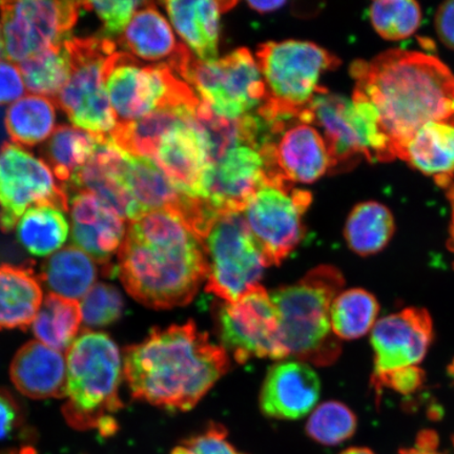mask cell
I'll use <instances>...</instances> for the list:
<instances>
[{
	"instance_id": "1",
	"label": "cell",
	"mask_w": 454,
	"mask_h": 454,
	"mask_svg": "<svg viewBox=\"0 0 454 454\" xmlns=\"http://www.w3.org/2000/svg\"><path fill=\"white\" fill-rule=\"evenodd\" d=\"M118 275L129 296L146 308H180L207 280L206 251L177 215L147 213L129 223L118 253Z\"/></svg>"
},
{
	"instance_id": "2",
	"label": "cell",
	"mask_w": 454,
	"mask_h": 454,
	"mask_svg": "<svg viewBox=\"0 0 454 454\" xmlns=\"http://www.w3.org/2000/svg\"><path fill=\"white\" fill-rule=\"evenodd\" d=\"M196 323L152 329L123 353V376L136 400L189 411L229 371L230 359Z\"/></svg>"
},
{
	"instance_id": "3",
	"label": "cell",
	"mask_w": 454,
	"mask_h": 454,
	"mask_svg": "<svg viewBox=\"0 0 454 454\" xmlns=\"http://www.w3.org/2000/svg\"><path fill=\"white\" fill-rule=\"evenodd\" d=\"M393 144L395 157L424 124H454V74L436 57L394 49L350 67Z\"/></svg>"
},
{
	"instance_id": "4",
	"label": "cell",
	"mask_w": 454,
	"mask_h": 454,
	"mask_svg": "<svg viewBox=\"0 0 454 454\" xmlns=\"http://www.w3.org/2000/svg\"><path fill=\"white\" fill-rule=\"evenodd\" d=\"M344 284L337 268L320 265L297 283L270 294L288 356L316 366L332 365L338 360L340 342L333 332L331 308Z\"/></svg>"
},
{
	"instance_id": "5",
	"label": "cell",
	"mask_w": 454,
	"mask_h": 454,
	"mask_svg": "<svg viewBox=\"0 0 454 454\" xmlns=\"http://www.w3.org/2000/svg\"><path fill=\"white\" fill-rule=\"evenodd\" d=\"M121 350L109 334L85 329L67 355V395L62 413L71 427L98 429L123 407Z\"/></svg>"
},
{
	"instance_id": "6",
	"label": "cell",
	"mask_w": 454,
	"mask_h": 454,
	"mask_svg": "<svg viewBox=\"0 0 454 454\" xmlns=\"http://www.w3.org/2000/svg\"><path fill=\"white\" fill-rule=\"evenodd\" d=\"M257 59L266 89L257 114L270 123L300 121L301 114L325 89L319 85L322 74L340 64L337 56L320 45L301 41L261 44Z\"/></svg>"
},
{
	"instance_id": "7",
	"label": "cell",
	"mask_w": 454,
	"mask_h": 454,
	"mask_svg": "<svg viewBox=\"0 0 454 454\" xmlns=\"http://www.w3.org/2000/svg\"><path fill=\"white\" fill-rule=\"evenodd\" d=\"M300 119L322 129L336 172L353 168L362 159L381 162L396 158L376 107L360 90L355 89L348 99L323 89Z\"/></svg>"
},
{
	"instance_id": "8",
	"label": "cell",
	"mask_w": 454,
	"mask_h": 454,
	"mask_svg": "<svg viewBox=\"0 0 454 454\" xmlns=\"http://www.w3.org/2000/svg\"><path fill=\"white\" fill-rule=\"evenodd\" d=\"M106 88L119 121H134L164 107L196 110L200 99L192 85L167 64L141 66L128 52L106 62Z\"/></svg>"
},
{
	"instance_id": "9",
	"label": "cell",
	"mask_w": 454,
	"mask_h": 454,
	"mask_svg": "<svg viewBox=\"0 0 454 454\" xmlns=\"http://www.w3.org/2000/svg\"><path fill=\"white\" fill-rule=\"evenodd\" d=\"M66 47L71 59V75L55 98L57 106L78 129L110 135L117 124L106 88L107 59L116 44L106 38H70Z\"/></svg>"
},
{
	"instance_id": "10",
	"label": "cell",
	"mask_w": 454,
	"mask_h": 454,
	"mask_svg": "<svg viewBox=\"0 0 454 454\" xmlns=\"http://www.w3.org/2000/svg\"><path fill=\"white\" fill-rule=\"evenodd\" d=\"M207 263L206 289L224 302H235L259 286L269 268L241 214H223L203 241Z\"/></svg>"
},
{
	"instance_id": "11",
	"label": "cell",
	"mask_w": 454,
	"mask_h": 454,
	"mask_svg": "<svg viewBox=\"0 0 454 454\" xmlns=\"http://www.w3.org/2000/svg\"><path fill=\"white\" fill-rule=\"evenodd\" d=\"M311 200L310 192L280 177L268 178L249 200L244 218L269 266L280 265L302 242Z\"/></svg>"
},
{
	"instance_id": "12",
	"label": "cell",
	"mask_w": 454,
	"mask_h": 454,
	"mask_svg": "<svg viewBox=\"0 0 454 454\" xmlns=\"http://www.w3.org/2000/svg\"><path fill=\"white\" fill-rule=\"evenodd\" d=\"M181 78L219 116L237 119L262 105L266 89L257 61L246 48L212 61L192 59Z\"/></svg>"
},
{
	"instance_id": "13",
	"label": "cell",
	"mask_w": 454,
	"mask_h": 454,
	"mask_svg": "<svg viewBox=\"0 0 454 454\" xmlns=\"http://www.w3.org/2000/svg\"><path fill=\"white\" fill-rule=\"evenodd\" d=\"M215 321L221 346L238 363H246L253 357L282 360L288 356L283 344L279 315L270 294L261 284L235 302L218 305Z\"/></svg>"
},
{
	"instance_id": "14",
	"label": "cell",
	"mask_w": 454,
	"mask_h": 454,
	"mask_svg": "<svg viewBox=\"0 0 454 454\" xmlns=\"http://www.w3.org/2000/svg\"><path fill=\"white\" fill-rule=\"evenodd\" d=\"M70 196L52 169L20 145L0 149V230L12 231L27 209L52 207L69 212Z\"/></svg>"
},
{
	"instance_id": "15",
	"label": "cell",
	"mask_w": 454,
	"mask_h": 454,
	"mask_svg": "<svg viewBox=\"0 0 454 454\" xmlns=\"http://www.w3.org/2000/svg\"><path fill=\"white\" fill-rule=\"evenodd\" d=\"M82 8V3L75 2L0 3L7 57L21 62L69 41Z\"/></svg>"
},
{
	"instance_id": "16",
	"label": "cell",
	"mask_w": 454,
	"mask_h": 454,
	"mask_svg": "<svg viewBox=\"0 0 454 454\" xmlns=\"http://www.w3.org/2000/svg\"><path fill=\"white\" fill-rule=\"evenodd\" d=\"M271 134V140L259 151L268 177L312 184L332 169L326 142L311 124L294 119L272 126Z\"/></svg>"
},
{
	"instance_id": "17",
	"label": "cell",
	"mask_w": 454,
	"mask_h": 454,
	"mask_svg": "<svg viewBox=\"0 0 454 454\" xmlns=\"http://www.w3.org/2000/svg\"><path fill=\"white\" fill-rule=\"evenodd\" d=\"M433 338V320L427 310L411 308L382 317L372 333V380L418 366L427 354Z\"/></svg>"
},
{
	"instance_id": "18",
	"label": "cell",
	"mask_w": 454,
	"mask_h": 454,
	"mask_svg": "<svg viewBox=\"0 0 454 454\" xmlns=\"http://www.w3.org/2000/svg\"><path fill=\"white\" fill-rule=\"evenodd\" d=\"M266 180L268 173L260 153L249 145H237L208 164L203 199L219 215L241 214Z\"/></svg>"
},
{
	"instance_id": "19",
	"label": "cell",
	"mask_w": 454,
	"mask_h": 454,
	"mask_svg": "<svg viewBox=\"0 0 454 454\" xmlns=\"http://www.w3.org/2000/svg\"><path fill=\"white\" fill-rule=\"evenodd\" d=\"M69 212L73 243L102 265L105 275H111L112 259L127 235L124 220L87 191L73 192Z\"/></svg>"
},
{
	"instance_id": "20",
	"label": "cell",
	"mask_w": 454,
	"mask_h": 454,
	"mask_svg": "<svg viewBox=\"0 0 454 454\" xmlns=\"http://www.w3.org/2000/svg\"><path fill=\"white\" fill-rule=\"evenodd\" d=\"M321 393L320 379L308 363L280 361L269 369L260 394L264 416L296 421L315 410Z\"/></svg>"
},
{
	"instance_id": "21",
	"label": "cell",
	"mask_w": 454,
	"mask_h": 454,
	"mask_svg": "<svg viewBox=\"0 0 454 454\" xmlns=\"http://www.w3.org/2000/svg\"><path fill=\"white\" fill-rule=\"evenodd\" d=\"M152 161L178 190L203 199V178L208 159L194 116L164 136Z\"/></svg>"
},
{
	"instance_id": "22",
	"label": "cell",
	"mask_w": 454,
	"mask_h": 454,
	"mask_svg": "<svg viewBox=\"0 0 454 454\" xmlns=\"http://www.w3.org/2000/svg\"><path fill=\"white\" fill-rule=\"evenodd\" d=\"M10 377L20 394L34 400L61 399L67 395L64 356L38 340H30L17 351Z\"/></svg>"
},
{
	"instance_id": "23",
	"label": "cell",
	"mask_w": 454,
	"mask_h": 454,
	"mask_svg": "<svg viewBox=\"0 0 454 454\" xmlns=\"http://www.w3.org/2000/svg\"><path fill=\"white\" fill-rule=\"evenodd\" d=\"M397 158L448 189L454 179V124L442 121L424 124L408 140Z\"/></svg>"
},
{
	"instance_id": "24",
	"label": "cell",
	"mask_w": 454,
	"mask_h": 454,
	"mask_svg": "<svg viewBox=\"0 0 454 454\" xmlns=\"http://www.w3.org/2000/svg\"><path fill=\"white\" fill-rule=\"evenodd\" d=\"M170 20L199 59H217L220 14L235 2H166Z\"/></svg>"
},
{
	"instance_id": "25",
	"label": "cell",
	"mask_w": 454,
	"mask_h": 454,
	"mask_svg": "<svg viewBox=\"0 0 454 454\" xmlns=\"http://www.w3.org/2000/svg\"><path fill=\"white\" fill-rule=\"evenodd\" d=\"M123 184L145 215L167 211L180 215L195 198L178 190L167 175L146 158L129 156Z\"/></svg>"
},
{
	"instance_id": "26",
	"label": "cell",
	"mask_w": 454,
	"mask_h": 454,
	"mask_svg": "<svg viewBox=\"0 0 454 454\" xmlns=\"http://www.w3.org/2000/svg\"><path fill=\"white\" fill-rule=\"evenodd\" d=\"M43 304L39 278L26 266L0 265V331L27 329Z\"/></svg>"
},
{
	"instance_id": "27",
	"label": "cell",
	"mask_w": 454,
	"mask_h": 454,
	"mask_svg": "<svg viewBox=\"0 0 454 454\" xmlns=\"http://www.w3.org/2000/svg\"><path fill=\"white\" fill-rule=\"evenodd\" d=\"M121 47L141 59L168 60L169 65L185 47L176 41L172 27L154 4L145 3L134 14L121 37Z\"/></svg>"
},
{
	"instance_id": "28",
	"label": "cell",
	"mask_w": 454,
	"mask_h": 454,
	"mask_svg": "<svg viewBox=\"0 0 454 454\" xmlns=\"http://www.w3.org/2000/svg\"><path fill=\"white\" fill-rule=\"evenodd\" d=\"M195 111L185 107H164L138 121H118L110 137L128 154L153 160L164 136L189 121Z\"/></svg>"
},
{
	"instance_id": "29",
	"label": "cell",
	"mask_w": 454,
	"mask_h": 454,
	"mask_svg": "<svg viewBox=\"0 0 454 454\" xmlns=\"http://www.w3.org/2000/svg\"><path fill=\"white\" fill-rule=\"evenodd\" d=\"M98 276V263L92 257L76 247H67L45 261L41 280L51 294L77 301L95 286Z\"/></svg>"
},
{
	"instance_id": "30",
	"label": "cell",
	"mask_w": 454,
	"mask_h": 454,
	"mask_svg": "<svg viewBox=\"0 0 454 454\" xmlns=\"http://www.w3.org/2000/svg\"><path fill=\"white\" fill-rule=\"evenodd\" d=\"M105 135L82 129L60 126L44 145L43 154L59 183L65 187L87 166Z\"/></svg>"
},
{
	"instance_id": "31",
	"label": "cell",
	"mask_w": 454,
	"mask_h": 454,
	"mask_svg": "<svg viewBox=\"0 0 454 454\" xmlns=\"http://www.w3.org/2000/svg\"><path fill=\"white\" fill-rule=\"evenodd\" d=\"M393 214L384 204L367 201L356 204L346 221L344 237L351 251L366 257L387 247L395 234Z\"/></svg>"
},
{
	"instance_id": "32",
	"label": "cell",
	"mask_w": 454,
	"mask_h": 454,
	"mask_svg": "<svg viewBox=\"0 0 454 454\" xmlns=\"http://www.w3.org/2000/svg\"><path fill=\"white\" fill-rule=\"evenodd\" d=\"M82 321L77 301L49 294L33 321V333L48 348L57 351L69 349Z\"/></svg>"
},
{
	"instance_id": "33",
	"label": "cell",
	"mask_w": 454,
	"mask_h": 454,
	"mask_svg": "<svg viewBox=\"0 0 454 454\" xmlns=\"http://www.w3.org/2000/svg\"><path fill=\"white\" fill-rule=\"evenodd\" d=\"M17 240L27 253L37 257L52 254L64 246L70 225L64 212L52 207H35L17 223Z\"/></svg>"
},
{
	"instance_id": "34",
	"label": "cell",
	"mask_w": 454,
	"mask_h": 454,
	"mask_svg": "<svg viewBox=\"0 0 454 454\" xmlns=\"http://www.w3.org/2000/svg\"><path fill=\"white\" fill-rule=\"evenodd\" d=\"M55 123L53 102L43 96H26L11 106L5 115L10 138L20 146L41 144L54 133Z\"/></svg>"
},
{
	"instance_id": "35",
	"label": "cell",
	"mask_w": 454,
	"mask_h": 454,
	"mask_svg": "<svg viewBox=\"0 0 454 454\" xmlns=\"http://www.w3.org/2000/svg\"><path fill=\"white\" fill-rule=\"evenodd\" d=\"M379 310L377 299L365 289L340 292L331 308L333 332L339 340L364 337L376 325Z\"/></svg>"
},
{
	"instance_id": "36",
	"label": "cell",
	"mask_w": 454,
	"mask_h": 454,
	"mask_svg": "<svg viewBox=\"0 0 454 454\" xmlns=\"http://www.w3.org/2000/svg\"><path fill=\"white\" fill-rule=\"evenodd\" d=\"M20 71L30 92L56 98L71 75L66 43L54 45L20 62Z\"/></svg>"
},
{
	"instance_id": "37",
	"label": "cell",
	"mask_w": 454,
	"mask_h": 454,
	"mask_svg": "<svg viewBox=\"0 0 454 454\" xmlns=\"http://www.w3.org/2000/svg\"><path fill=\"white\" fill-rule=\"evenodd\" d=\"M369 19L380 36L387 41H402L421 26L422 10L413 0H384L372 4Z\"/></svg>"
},
{
	"instance_id": "38",
	"label": "cell",
	"mask_w": 454,
	"mask_h": 454,
	"mask_svg": "<svg viewBox=\"0 0 454 454\" xmlns=\"http://www.w3.org/2000/svg\"><path fill=\"white\" fill-rule=\"evenodd\" d=\"M356 425V414L350 408L338 401H328L315 408L305 431L323 446H336L355 434Z\"/></svg>"
},
{
	"instance_id": "39",
	"label": "cell",
	"mask_w": 454,
	"mask_h": 454,
	"mask_svg": "<svg viewBox=\"0 0 454 454\" xmlns=\"http://www.w3.org/2000/svg\"><path fill=\"white\" fill-rule=\"evenodd\" d=\"M82 322L88 328H102L121 319L124 301L118 289L107 283H96L82 298Z\"/></svg>"
},
{
	"instance_id": "40",
	"label": "cell",
	"mask_w": 454,
	"mask_h": 454,
	"mask_svg": "<svg viewBox=\"0 0 454 454\" xmlns=\"http://www.w3.org/2000/svg\"><path fill=\"white\" fill-rule=\"evenodd\" d=\"M170 454H246L229 440L224 426L209 423L207 427L176 446Z\"/></svg>"
},
{
	"instance_id": "41",
	"label": "cell",
	"mask_w": 454,
	"mask_h": 454,
	"mask_svg": "<svg viewBox=\"0 0 454 454\" xmlns=\"http://www.w3.org/2000/svg\"><path fill=\"white\" fill-rule=\"evenodd\" d=\"M141 2H89L82 3V8L94 10L104 24L102 38L111 39L121 35L126 30L130 20L139 7L145 5Z\"/></svg>"
},
{
	"instance_id": "42",
	"label": "cell",
	"mask_w": 454,
	"mask_h": 454,
	"mask_svg": "<svg viewBox=\"0 0 454 454\" xmlns=\"http://www.w3.org/2000/svg\"><path fill=\"white\" fill-rule=\"evenodd\" d=\"M425 374L418 366L401 369L378 379L372 380V386L376 393L377 401H380L384 388H389L401 395H408L421 387L424 383Z\"/></svg>"
},
{
	"instance_id": "43",
	"label": "cell",
	"mask_w": 454,
	"mask_h": 454,
	"mask_svg": "<svg viewBox=\"0 0 454 454\" xmlns=\"http://www.w3.org/2000/svg\"><path fill=\"white\" fill-rule=\"evenodd\" d=\"M25 412L16 397L8 389L0 388V441L21 428Z\"/></svg>"
},
{
	"instance_id": "44",
	"label": "cell",
	"mask_w": 454,
	"mask_h": 454,
	"mask_svg": "<svg viewBox=\"0 0 454 454\" xmlns=\"http://www.w3.org/2000/svg\"><path fill=\"white\" fill-rule=\"evenodd\" d=\"M25 94L20 67L12 62L0 60V105L15 101Z\"/></svg>"
},
{
	"instance_id": "45",
	"label": "cell",
	"mask_w": 454,
	"mask_h": 454,
	"mask_svg": "<svg viewBox=\"0 0 454 454\" xmlns=\"http://www.w3.org/2000/svg\"><path fill=\"white\" fill-rule=\"evenodd\" d=\"M435 28L441 42L454 51V0L440 5L435 14Z\"/></svg>"
},
{
	"instance_id": "46",
	"label": "cell",
	"mask_w": 454,
	"mask_h": 454,
	"mask_svg": "<svg viewBox=\"0 0 454 454\" xmlns=\"http://www.w3.org/2000/svg\"><path fill=\"white\" fill-rule=\"evenodd\" d=\"M436 448H438V436L433 431H423L416 445L402 450L400 454H444L436 450Z\"/></svg>"
},
{
	"instance_id": "47",
	"label": "cell",
	"mask_w": 454,
	"mask_h": 454,
	"mask_svg": "<svg viewBox=\"0 0 454 454\" xmlns=\"http://www.w3.org/2000/svg\"><path fill=\"white\" fill-rule=\"evenodd\" d=\"M286 4V2H279V0H277V2H248L249 7L259 13L274 12V11L279 10Z\"/></svg>"
},
{
	"instance_id": "48",
	"label": "cell",
	"mask_w": 454,
	"mask_h": 454,
	"mask_svg": "<svg viewBox=\"0 0 454 454\" xmlns=\"http://www.w3.org/2000/svg\"><path fill=\"white\" fill-rule=\"evenodd\" d=\"M447 197L450 199L452 209L450 238V241H448V247H450V251L454 254V183L448 187Z\"/></svg>"
},
{
	"instance_id": "49",
	"label": "cell",
	"mask_w": 454,
	"mask_h": 454,
	"mask_svg": "<svg viewBox=\"0 0 454 454\" xmlns=\"http://www.w3.org/2000/svg\"><path fill=\"white\" fill-rule=\"evenodd\" d=\"M0 454H37V452L31 446H22L20 448H12V450H0Z\"/></svg>"
},
{
	"instance_id": "50",
	"label": "cell",
	"mask_w": 454,
	"mask_h": 454,
	"mask_svg": "<svg viewBox=\"0 0 454 454\" xmlns=\"http://www.w3.org/2000/svg\"><path fill=\"white\" fill-rule=\"evenodd\" d=\"M340 454H374V453L371 450H368V448L354 447V448H349V450H346L342 453H340Z\"/></svg>"
},
{
	"instance_id": "51",
	"label": "cell",
	"mask_w": 454,
	"mask_h": 454,
	"mask_svg": "<svg viewBox=\"0 0 454 454\" xmlns=\"http://www.w3.org/2000/svg\"><path fill=\"white\" fill-rule=\"evenodd\" d=\"M5 57H7V51H5L3 26L0 24V60H4Z\"/></svg>"
},
{
	"instance_id": "52",
	"label": "cell",
	"mask_w": 454,
	"mask_h": 454,
	"mask_svg": "<svg viewBox=\"0 0 454 454\" xmlns=\"http://www.w3.org/2000/svg\"><path fill=\"white\" fill-rule=\"evenodd\" d=\"M450 376L452 377V379L454 380V361L452 362V364L450 366Z\"/></svg>"
}]
</instances>
